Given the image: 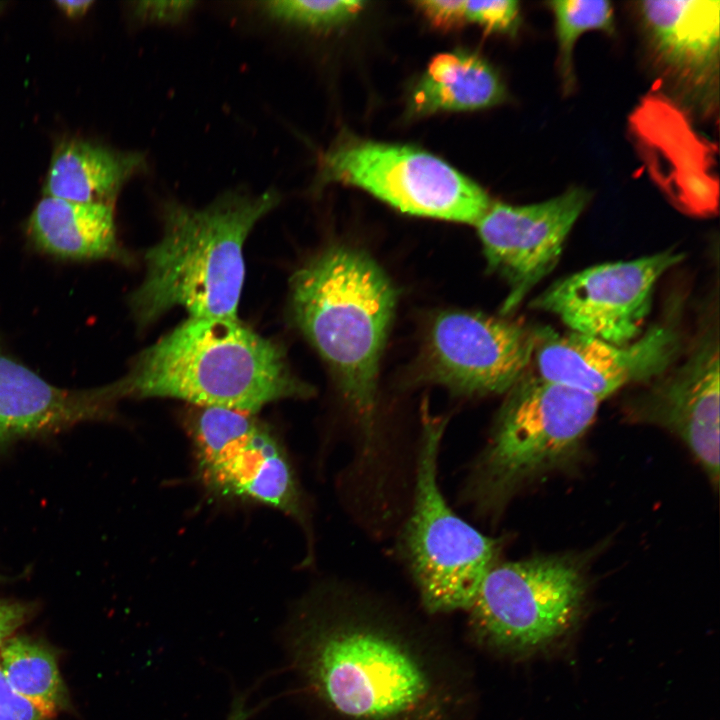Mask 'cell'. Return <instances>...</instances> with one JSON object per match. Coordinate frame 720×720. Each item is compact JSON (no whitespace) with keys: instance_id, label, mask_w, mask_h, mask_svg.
Instances as JSON below:
<instances>
[{"instance_id":"obj_1","label":"cell","mask_w":720,"mask_h":720,"mask_svg":"<svg viewBox=\"0 0 720 720\" xmlns=\"http://www.w3.org/2000/svg\"><path fill=\"white\" fill-rule=\"evenodd\" d=\"M377 615L335 584L296 602L279 638L299 690L346 720H434L441 707L434 674Z\"/></svg>"},{"instance_id":"obj_2","label":"cell","mask_w":720,"mask_h":720,"mask_svg":"<svg viewBox=\"0 0 720 720\" xmlns=\"http://www.w3.org/2000/svg\"><path fill=\"white\" fill-rule=\"evenodd\" d=\"M290 310L299 330L330 367L357 430L354 468L377 465L378 371L396 307V292L365 252L333 246L290 279Z\"/></svg>"},{"instance_id":"obj_3","label":"cell","mask_w":720,"mask_h":720,"mask_svg":"<svg viewBox=\"0 0 720 720\" xmlns=\"http://www.w3.org/2000/svg\"><path fill=\"white\" fill-rule=\"evenodd\" d=\"M107 386L115 403L172 398L251 414L274 401L314 394L292 372L283 347L239 318L189 317L140 352L128 372Z\"/></svg>"},{"instance_id":"obj_4","label":"cell","mask_w":720,"mask_h":720,"mask_svg":"<svg viewBox=\"0 0 720 720\" xmlns=\"http://www.w3.org/2000/svg\"><path fill=\"white\" fill-rule=\"evenodd\" d=\"M279 202L269 189L227 192L200 209L167 204L163 235L147 250L144 279L129 296L137 324L146 327L177 306L189 317L238 319L245 240Z\"/></svg>"},{"instance_id":"obj_5","label":"cell","mask_w":720,"mask_h":720,"mask_svg":"<svg viewBox=\"0 0 720 720\" xmlns=\"http://www.w3.org/2000/svg\"><path fill=\"white\" fill-rule=\"evenodd\" d=\"M600 402L529 370L506 393L464 479L460 502L478 517L495 518L524 487L569 467Z\"/></svg>"},{"instance_id":"obj_6","label":"cell","mask_w":720,"mask_h":720,"mask_svg":"<svg viewBox=\"0 0 720 720\" xmlns=\"http://www.w3.org/2000/svg\"><path fill=\"white\" fill-rule=\"evenodd\" d=\"M446 421L425 417L417 446L411 510L400 536L401 558L423 606L431 613L468 611L499 562L501 544L447 503L438 480Z\"/></svg>"},{"instance_id":"obj_7","label":"cell","mask_w":720,"mask_h":720,"mask_svg":"<svg viewBox=\"0 0 720 720\" xmlns=\"http://www.w3.org/2000/svg\"><path fill=\"white\" fill-rule=\"evenodd\" d=\"M586 586L582 569L568 557L498 562L467 612L475 634L491 648L532 653L550 646L574 626Z\"/></svg>"},{"instance_id":"obj_8","label":"cell","mask_w":720,"mask_h":720,"mask_svg":"<svg viewBox=\"0 0 720 720\" xmlns=\"http://www.w3.org/2000/svg\"><path fill=\"white\" fill-rule=\"evenodd\" d=\"M188 430L198 477L210 493L279 510L311 537L303 491L285 448L267 425L251 413L197 407Z\"/></svg>"},{"instance_id":"obj_9","label":"cell","mask_w":720,"mask_h":720,"mask_svg":"<svg viewBox=\"0 0 720 720\" xmlns=\"http://www.w3.org/2000/svg\"><path fill=\"white\" fill-rule=\"evenodd\" d=\"M357 186L410 215L473 224L491 199L443 159L407 145L348 138L321 160L318 184Z\"/></svg>"},{"instance_id":"obj_10","label":"cell","mask_w":720,"mask_h":720,"mask_svg":"<svg viewBox=\"0 0 720 720\" xmlns=\"http://www.w3.org/2000/svg\"><path fill=\"white\" fill-rule=\"evenodd\" d=\"M535 328L470 311H445L429 328L425 378L463 396L507 393L531 368Z\"/></svg>"},{"instance_id":"obj_11","label":"cell","mask_w":720,"mask_h":720,"mask_svg":"<svg viewBox=\"0 0 720 720\" xmlns=\"http://www.w3.org/2000/svg\"><path fill=\"white\" fill-rule=\"evenodd\" d=\"M683 258L666 250L591 266L554 282L531 306L557 316L571 332L627 344L644 332L659 279Z\"/></svg>"},{"instance_id":"obj_12","label":"cell","mask_w":720,"mask_h":720,"mask_svg":"<svg viewBox=\"0 0 720 720\" xmlns=\"http://www.w3.org/2000/svg\"><path fill=\"white\" fill-rule=\"evenodd\" d=\"M591 194L572 187L549 200L510 205L491 201L475 223L487 266L508 286L501 312L516 309L557 265Z\"/></svg>"},{"instance_id":"obj_13","label":"cell","mask_w":720,"mask_h":720,"mask_svg":"<svg viewBox=\"0 0 720 720\" xmlns=\"http://www.w3.org/2000/svg\"><path fill=\"white\" fill-rule=\"evenodd\" d=\"M535 337V373L600 401L628 384L657 378L674 364L681 347L669 324L655 325L627 344L547 327L535 328Z\"/></svg>"},{"instance_id":"obj_14","label":"cell","mask_w":720,"mask_h":720,"mask_svg":"<svg viewBox=\"0 0 720 720\" xmlns=\"http://www.w3.org/2000/svg\"><path fill=\"white\" fill-rule=\"evenodd\" d=\"M627 406L636 422L653 424L682 440L712 482H719V338L709 325L685 359L648 382Z\"/></svg>"},{"instance_id":"obj_15","label":"cell","mask_w":720,"mask_h":720,"mask_svg":"<svg viewBox=\"0 0 720 720\" xmlns=\"http://www.w3.org/2000/svg\"><path fill=\"white\" fill-rule=\"evenodd\" d=\"M114 406L106 385L81 390L56 387L0 343V447L19 438L105 420L113 415Z\"/></svg>"},{"instance_id":"obj_16","label":"cell","mask_w":720,"mask_h":720,"mask_svg":"<svg viewBox=\"0 0 720 720\" xmlns=\"http://www.w3.org/2000/svg\"><path fill=\"white\" fill-rule=\"evenodd\" d=\"M638 5L664 71L692 93H710L718 76L720 2L648 0Z\"/></svg>"},{"instance_id":"obj_17","label":"cell","mask_w":720,"mask_h":720,"mask_svg":"<svg viewBox=\"0 0 720 720\" xmlns=\"http://www.w3.org/2000/svg\"><path fill=\"white\" fill-rule=\"evenodd\" d=\"M638 137L656 152L665 168L662 187L683 212L695 216L714 214L718 208V185L710 174V153L682 113L663 98H647L636 111Z\"/></svg>"},{"instance_id":"obj_18","label":"cell","mask_w":720,"mask_h":720,"mask_svg":"<svg viewBox=\"0 0 720 720\" xmlns=\"http://www.w3.org/2000/svg\"><path fill=\"white\" fill-rule=\"evenodd\" d=\"M26 231L34 248L62 260H123L114 205L80 203L45 196L31 213Z\"/></svg>"},{"instance_id":"obj_19","label":"cell","mask_w":720,"mask_h":720,"mask_svg":"<svg viewBox=\"0 0 720 720\" xmlns=\"http://www.w3.org/2000/svg\"><path fill=\"white\" fill-rule=\"evenodd\" d=\"M144 164L140 153L120 152L80 139L65 140L52 155L44 195L114 205L122 186Z\"/></svg>"},{"instance_id":"obj_20","label":"cell","mask_w":720,"mask_h":720,"mask_svg":"<svg viewBox=\"0 0 720 720\" xmlns=\"http://www.w3.org/2000/svg\"><path fill=\"white\" fill-rule=\"evenodd\" d=\"M505 97L503 81L491 64L476 53L455 50L432 58L412 91L410 112L477 110L497 105Z\"/></svg>"},{"instance_id":"obj_21","label":"cell","mask_w":720,"mask_h":720,"mask_svg":"<svg viewBox=\"0 0 720 720\" xmlns=\"http://www.w3.org/2000/svg\"><path fill=\"white\" fill-rule=\"evenodd\" d=\"M0 669L11 688L45 718L69 704L54 653L26 636H12L0 650Z\"/></svg>"},{"instance_id":"obj_22","label":"cell","mask_w":720,"mask_h":720,"mask_svg":"<svg viewBox=\"0 0 720 720\" xmlns=\"http://www.w3.org/2000/svg\"><path fill=\"white\" fill-rule=\"evenodd\" d=\"M555 17L558 66L563 89L575 87L573 49L578 38L590 30L615 32L613 7L606 0H554L547 3Z\"/></svg>"},{"instance_id":"obj_23","label":"cell","mask_w":720,"mask_h":720,"mask_svg":"<svg viewBox=\"0 0 720 720\" xmlns=\"http://www.w3.org/2000/svg\"><path fill=\"white\" fill-rule=\"evenodd\" d=\"M362 1L274 0L261 3L270 18L312 30H330L351 21L363 9Z\"/></svg>"},{"instance_id":"obj_24","label":"cell","mask_w":720,"mask_h":720,"mask_svg":"<svg viewBox=\"0 0 720 720\" xmlns=\"http://www.w3.org/2000/svg\"><path fill=\"white\" fill-rule=\"evenodd\" d=\"M464 23L489 32L513 36L520 26L519 2L514 0L464 1Z\"/></svg>"},{"instance_id":"obj_25","label":"cell","mask_w":720,"mask_h":720,"mask_svg":"<svg viewBox=\"0 0 720 720\" xmlns=\"http://www.w3.org/2000/svg\"><path fill=\"white\" fill-rule=\"evenodd\" d=\"M196 4L195 1L186 0L140 1L134 4L133 13L143 22L175 24L183 21Z\"/></svg>"},{"instance_id":"obj_26","label":"cell","mask_w":720,"mask_h":720,"mask_svg":"<svg viewBox=\"0 0 720 720\" xmlns=\"http://www.w3.org/2000/svg\"><path fill=\"white\" fill-rule=\"evenodd\" d=\"M415 5L436 27L450 29L464 24V1L428 0L416 2Z\"/></svg>"},{"instance_id":"obj_27","label":"cell","mask_w":720,"mask_h":720,"mask_svg":"<svg viewBox=\"0 0 720 720\" xmlns=\"http://www.w3.org/2000/svg\"><path fill=\"white\" fill-rule=\"evenodd\" d=\"M0 720H49L16 693L0 669Z\"/></svg>"},{"instance_id":"obj_28","label":"cell","mask_w":720,"mask_h":720,"mask_svg":"<svg viewBox=\"0 0 720 720\" xmlns=\"http://www.w3.org/2000/svg\"><path fill=\"white\" fill-rule=\"evenodd\" d=\"M29 608L23 603L0 600V650L26 621Z\"/></svg>"},{"instance_id":"obj_29","label":"cell","mask_w":720,"mask_h":720,"mask_svg":"<svg viewBox=\"0 0 720 720\" xmlns=\"http://www.w3.org/2000/svg\"><path fill=\"white\" fill-rule=\"evenodd\" d=\"M58 9H60L65 15L76 18L84 15L91 5L94 4L92 0H60L55 2Z\"/></svg>"},{"instance_id":"obj_30","label":"cell","mask_w":720,"mask_h":720,"mask_svg":"<svg viewBox=\"0 0 720 720\" xmlns=\"http://www.w3.org/2000/svg\"><path fill=\"white\" fill-rule=\"evenodd\" d=\"M5 5L4 2H0V11L3 9V6Z\"/></svg>"},{"instance_id":"obj_31","label":"cell","mask_w":720,"mask_h":720,"mask_svg":"<svg viewBox=\"0 0 720 720\" xmlns=\"http://www.w3.org/2000/svg\"><path fill=\"white\" fill-rule=\"evenodd\" d=\"M0 579H1V577H0Z\"/></svg>"}]
</instances>
